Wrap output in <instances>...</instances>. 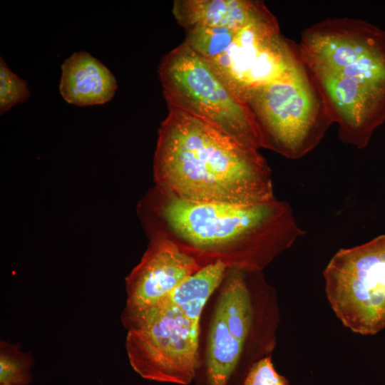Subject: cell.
Segmentation results:
<instances>
[{
  "mask_svg": "<svg viewBox=\"0 0 385 385\" xmlns=\"http://www.w3.org/2000/svg\"><path fill=\"white\" fill-rule=\"evenodd\" d=\"M298 53L342 141L364 148L385 122V31L334 18L305 29Z\"/></svg>",
  "mask_w": 385,
  "mask_h": 385,
  "instance_id": "cell-1",
  "label": "cell"
},
{
  "mask_svg": "<svg viewBox=\"0 0 385 385\" xmlns=\"http://www.w3.org/2000/svg\"><path fill=\"white\" fill-rule=\"evenodd\" d=\"M0 385H12V384H0Z\"/></svg>",
  "mask_w": 385,
  "mask_h": 385,
  "instance_id": "cell-17",
  "label": "cell"
},
{
  "mask_svg": "<svg viewBox=\"0 0 385 385\" xmlns=\"http://www.w3.org/2000/svg\"><path fill=\"white\" fill-rule=\"evenodd\" d=\"M27 83L14 73L0 58V113L3 114L29 96Z\"/></svg>",
  "mask_w": 385,
  "mask_h": 385,
  "instance_id": "cell-15",
  "label": "cell"
},
{
  "mask_svg": "<svg viewBox=\"0 0 385 385\" xmlns=\"http://www.w3.org/2000/svg\"><path fill=\"white\" fill-rule=\"evenodd\" d=\"M265 148L297 159L312 150L332 123L302 62L283 76L246 95Z\"/></svg>",
  "mask_w": 385,
  "mask_h": 385,
  "instance_id": "cell-6",
  "label": "cell"
},
{
  "mask_svg": "<svg viewBox=\"0 0 385 385\" xmlns=\"http://www.w3.org/2000/svg\"><path fill=\"white\" fill-rule=\"evenodd\" d=\"M33 359L15 344L0 343V384L27 385L31 381Z\"/></svg>",
  "mask_w": 385,
  "mask_h": 385,
  "instance_id": "cell-14",
  "label": "cell"
},
{
  "mask_svg": "<svg viewBox=\"0 0 385 385\" xmlns=\"http://www.w3.org/2000/svg\"><path fill=\"white\" fill-rule=\"evenodd\" d=\"M162 215L181 238L198 247L242 243L255 251H280L304 234L289 205L190 202L169 196Z\"/></svg>",
  "mask_w": 385,
  "mask_h": 385,
  "instance_id": "cell-3",
  "label": "cell"
},
{
  "mask_svg": "<svg viewBox=\"0 0 385 385\" xmlns=\"http://www.w3.org/2000/svg\"><path fill=\"white\" fill-rule=\"evenodd\" d=\"M324 278L328 301L345 327L362 335L385 328V235L339 250Z\"/></svg>",
  "mask_w": 385,
  "mask_h": 385,
  "instance_id": "cell-8",
  "label": "cell"
},
{
  "mask_svg": "<svg viewBox=\"0 0 385 385\" xmlns=\"http://www.w3.org/2000/svg\"><path fill=\"white\" fill-rule=\"evenodd\" d=\"M185 32V42L242 101L250 91L283 76L301 61L298 49L282 36L273 14L238 28Z\"/></svg>",
  "mask_w": 385,
  "mask_h": 385,
  "instance_id": "cell-4",
  "label": "cell"
},
{
  "mask_svg": "<svg viewBox=\"0 0 385 385\" xmlns=\"http://www.w3.org/2000/svg\"><path fill=\"white\" fill-rule=\"evenodd\" d=\"M199 270L195 260L174 242L163 236L154 237L139 264L126 278L124 314L155 305Z\"/></svg>",
  "mask_w": 385,
  "mask_h": 385,
  "instance_id": "cell-10",
  "label": "cell"
},
{
  "mask_svg": "<svg viewBox=\"0 0 385 385\" xmlns=\"http://www.w3.org/2000/svg\"><path fill=\"white\" fill-rule=\"evenodd\" d=\"M252 323L251 297L242 272L229 274L210 325L206 356L208 385H227Z\"/></svg>",
  "mask_w": 385,
  "mask_h": 385,
  "instance_id": "cell-9",
  "label": "cell"
},
{
  "mask_svg": "<svg viewBox=\"0 0 385 385\" xmlns=\"http://www.w3.org/2000/svg\"><path fill=\"white\" fill-rule=\"evenodd\" d=\"M244 385H289L285 377L279 374L270 356L264 357L250 367Z\"/></svg>",
  "mask_w": 385,
  "mask_h": 385,
  "instance_id": "cell-16",
  "label": "cell"
},
{
  "mask_svg": "<svg viewBox=\"0 0 385 385\" xmlns=\"http://www.w3.org/2000/svg\"><path fill=\"white\" fill-rule=\"evenodd\" d=\"M168 109L154 156L155 179L162 192L197 202L257 204L274 199L271 172L259 149L190 113Z\"/></svg>",
  "mask_w": 385,
  "mask_h": 385,
  "instance_id": "cell-2",
  "label": "cell"
},
{
  "mask_svg": "<svg viewBox=\"0 0 385 385\" xmlns=\"http://www.w3.org/2000/svg\"><path fill=\"white\" fill-rule=\"evenodd\" d=\"M158 73L168 108L190 113L249 146L265 148L248 104L185 41L164 56Z\"/></svg>",
  "mask_w": 385,
  "mask_h": 385,
  "instance_id": "cell-5",
  "label": "cell"
},
{
  "mask_svg": "<svg viewBox=\"0 0 385 385\" xmlns=\"http://www.w3.org/2000/svg\"><path fill=\"white\" fill-rule=\"evenodd\" d=\"M226 265L220 260L188 277L166 297L175 304L196 326L200 327L203 307L222 281Z\"/></svg>",
  "mask_w": 385,
  "mask_h": 385,
  "instance_id": "cell-13",
  "label": "cell"
},
{
  "mask_svg": "<svg viewBox=\"0 0 385 385\" xmlns=\"http://www.w3.org/2000/svg\"><path fill=\"white\" fill-rule=\"evenodd\" d=\"M173 13L185 31L234 29L272 14L262 1L251 0H176Z\"/></svg>",
  "mask_w": 385,
  "mask_h": 385,
  "instance_id": "cell-11",
  "label": "cell"
},
{
  "mask_svg": "<svg viewBox=\"0 0 385 385\" xmlns=\"http://www.w3.org/2000/svg\"><path fill=\"white\" fill-rule=\"evenodd\" d=\"M116 89L117 82L111 71L88 52L73 53L61 66L59 91L70 104H103L112 99Z\"/></svg>",
  "mask_w": 385,
  "mask_h": 385,
  "instance_id": "cell-12",
  "label": "cell"
},
{
  "mask_svg": "<svg viewBox=\"0 0 385 385\" xmlns=\"http://www.w3.org/2000/svg\"><path fill=\"white\" fill-rule=\"evenodd\" d=\"M130 364L141 377L188 385L198 364L200 327L167 297L155 305L123 314Z\"/></svg>",
  "mask_w": 385,
  "mask_h": 385,
  "instance_id": "cell-7",
  "label": "cell"
}]
</instances>
